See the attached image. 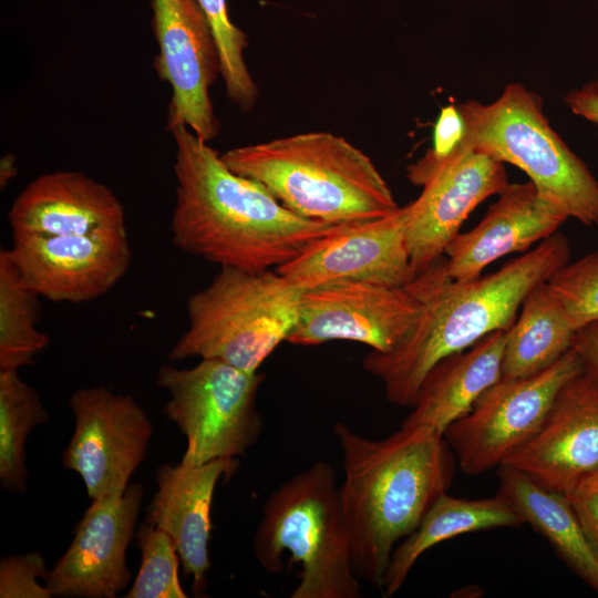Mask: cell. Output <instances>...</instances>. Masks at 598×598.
I'll list each match as a JSON object with an SVG mask.
<instances>
[{
	"label": "cell",
	"mask_w": 598,
	"mask_h": 598,
	"mask_svg": "<svg viewBox=\"0 0 598 598\" xmlns=\"http://www.w3.org/2000/svg\"><path fill=\"white\" fill-rule=\"evenodd\" d=\"M175 145L174 246L219 267L277 269L338 225L286 208L264 185L233 172L221 155L181 125Z\"/></svg>",
	"instance_id": "cell-1"
},
{
	"label": "cell",
	"mask_w": 598,
	"mask_h": 598,
	"mask_svg": "<svg viewBox=\"0 0 598 598\" xmlns=\"http://www.w3.org/2000/svg\"><path fill=\"white\" fill-rule=\"evenodd\" d=\"M344 480L340 502L354 571L382 589L396 545L447 493L455 454L433 427L401 425L388 437L372 440L338 422Z\"/></svg>",
	"instance_id": "cell-2"
},
{
	"label": "cell",
	"mask_w": 598,
	"mask_h": 598,
	"mask_svg": "<svg viewBox=\"0 0 598 598\" xmlns=\"http://www.w3.org/2000/svg\"><path fill=\"white\" fill-rule=\"evenodd\" d=\"M570 258L568 239L555 233L498 270L457 282L447 278L430 296L409 334L393 350L369 352L363 369L379 378L391 403L412 408L430 370L485 336L509 330L537 285Z\"/></svg>",
	"instance_id": "cell-3"
},
{
	"label": "cell",
	"mask_w": 598,
	"mask_h": 598,
	"mask_svg": "<svg viewBox=\"0 0 598 598\" xmlns=\"http://www.w3.org/2000/svg\"><path fill=\"white\" fill-rule=\"evenodd\" d=\"M221 158L233 172L260 183L286 208L307 219L342 225L381 218L400 208L371 158L329 132L234 147Z\"/></svg>",
	"instance_id": "cell-4"
},
{
	"label": "cell",
	"mask_w": 598,
	"mask_h": 598,
	"mask_svg": "<svg viewBox=\"0 0 598 598\" xmlns=\"http://www.w3.org/2000/svg\"><path fill=\"white\" fill-rule=\"evenodd\" d=\"M260 567L277 574L299 564L291 598H359L334 468L317 461L281 484L262 507L252 542Z\"/></svg>",
	"instance_id": "cell-5"
},
{
	"label": "cell",
	"mask_w": 598,
	"mask_h": 598,
	"mask_svg": "<svg viewBox=\"0 0 598 598\" xmlns=\"http://www.w3.org/2000/svg\"><path fill=\"white\" fill-rule=\"evenodd\" d=\"M303 291L276 269L220 267L206 287L188 297L187 329L168 358L213 359L258 372L295 329Z\"/></svg>",
	"instance_id": "cell-6"
},
{
	"label": "cell",
	"mask_w": 598,
	"mask_h": 598,
	"mask_svg": "<svg viewBox=\"0 0 598 598\" xmlns=\"http://www.w3.org/2000/svg\"><path fill=\"white\" fill-rule=\"evenodd\" d=\"M457 106L467 144L520 168L568 218L598 225V181L550 126L537 94L511 83L492 103L470 100Z\"/></svg>",
	"instance_id": "cell-7"
},
{
	"label": "cell",
	"mask_w": 598,
	"mask_h": 598,
	"mask_svg": "<svg viewBox=\"0 0 598 598\" xmlns=\"http://www.w3.org/2000/svg\"><path fill=\"white\" fill-rule=\"evenodd\" d=\"M261 382L258 372L213 359L188 369L163 364L157 385L169 394L163 411L187 443L181 462L202 465L244 456L264 427L257 410Z\"/></svg>",
	"instance_id": "cell-8"
},
{
	"label": "cell",
	"mask_w": 598,
	"mask_h": 598,
	"mask_svg": "<svg viewBox=\"0 0 598 598\" xmlns=\"http://www.w3.org/2000/svg\"><path fill=\"white\" fill-rule=\"evenodd\" d=\"M447 278L443 256L402 287L350 280L312 287L301 296L298 321L287 341L317 346L348 340L389 352L409 334L430 296Z\"/></svg>",
	"instance_id": "cell-9"
},
{
	"label": "cell",
	"mask_w": 598,
	"mask_h": 598,
	"mask_svg": "<svg viewBox=\"0 0 598 598\" xmlns=\"http://www.w3.org/2000/svg\"><path fill=\"white\" fill-rule=\"evenodd\" d=\"M584 368L571 348L543 371L489 386L444 432L461 470L478 475L499 467L538 432L560 389Z\"/></svg>",
	"instance_id": "cell-10"
},
{
	"label": "cell",
	"mask_w": 598,
	"mask_h": 598,
	"mask_svg": "<svg viewBox=\"0 0 598 598\" xmlns=\"http://www.w3.org/2000/svg\"><path fill=\"white\" fill-rule=\"evenodd\" d=\"M421 195L408 208L406 243L411 264L420 275L441 259L473 209L507 184L505 164L463 143L436 159L427 152L406 168Z\"/></svg>",
	"instance_id": "cell-11"
},
{
	"label": "cell",
	"mask_w": 598,
	"mask_h": 598,
	"mask_svg": "<svg viewBox=\"0 0 598 598\" xmlns=\"http://www.w3.org/2000/svg\"><path fill=\"white\" fill-rule=\"evenodd\" d=\"M75 426L62 453L92 501L123 494L145 460L153 423L128 394L105 386L78 389L69 399Z\"/></svg>",
	"instance_id": "cell-12"
},
{
	"label": "cell",
	"mask_w": 598,
	"mask_h": 598,
	"mask_svg": "<svg viewBox=\"0 0 598 598\" xmlns=\"http://www.w3.org/2000/svg\"><path fill=\"white\" fill-rule=\"evenodd\" d=\"M25 283L54 302L95 300L125 276L132 250L126 226L84 235H14L8 248Z\"/></svg>",
	"instance_id": "cell-13"
},
{
	"label": "cell",
	"mask_w": 598,
	"mask_h": 598,
	"mask_svg": "<svg viewBox=\"0 0 598 598\" xmlns=\"http://www.w3.org/2000/svg\"><path fill=\"white\" fill-rule=\"evenodd\" d=\"M158 44L154 68L172 89L167 130L185 125L209 142L219 133L209 89L220 59L209 22L197 0H152Z\"/></svg>",
	"instance_id": "cell-14"
},
{
	"label": "cell",
	"mask_w": 598,
	"mask_h": 598,
	"mask_svg": "<svg viewBox=\"0 0 598 598\" xmlns=\"http://www.w3.org/2000/svg\"><path fill=\"white\" fill-rule=\"evenodd\" d=\"M406 227V206L381 218L338 225L276 270L302 290L340 280L406 286L417 277Z\"/></svg>",
	"instance_id": "cell-15"
},
{
	"label": "cell",
	"mask_w": 598,
	"mask_h": 598,
	"mask_svg": "<svg viewBox=\"0 0 598 598\" xmlns=\"http://www.w3.org/2000/svg\"><path fill=\"white\" fill-rule=\"evenodd\" d=\"M142 499V484L132 483L123 494L92 501L71 545L48 574L45 585L53 596L114 598L126 588L132 576L126 549Z\"/></svg>",
	"instance_id": "cell-16"
},
{
	"label": "cell",
	"mask_w": 598,
	"mask_h": 598,
	"mask_svg": "<svg viewBox=\"0 0 598 598\" xmlns=\"http://www.w3.org/2000/svg\"><path fill=\"white\" fill-rule=\"evenodd\" d=\"M502 465L568 494L598 471V374L586 367L558 392L538 432Z\"/></svg>",
	"instance_id": "cell-17"
},
{
	"label": "cell",
	"mask_w": 598,
	"mask_h": 598,
	"mask_svg": "<svg viewBox=\"0 0 598 598\" xmlns=\"http://www.w3.org/2000/svg\"><path fill=\"white\" fill-rule=\"evenodd\" d=\"M237 460H216L202 465L163 464L156 471L157 489L144 523L167 533L173 539L183 574L193 577L199 595L207 586L210 569L209 540L212 503L220 477H230Z\"/></svg>",
	"instance_id": "cell-18"
},
{
	"label": "cell",
	"mask_w": 598,
	"mask_h": 598,
	"mask_svg": "<svg viewBox=\"0 0 598 598\" xmlns=\"http://www.w3.org/2000/svg\"><path fill=\"white\" fill-rule=\"evenodd\" d=\"M483 219L458 233L445 249L446 271L457 282L482 275L493 261L526 251L557 233L568 217L548 204L530 182L507 184Z\"/></svg>",
	"instance_id": "cell-19"
},
{
	"label": "cell",
	"mask_w": 598,
	"mask_h": 598,
	"mask_svg": "<svg viewBox=\"0 0 598 598\" xmlns=\"http://www.w3.org/2000/svg\"><path fill=\"white\" fill-rule=\"evenodd\" d=\"M14 235H84L125 225L124 208L104 184L84 173L55 171L38 176L13 200Z\"/></svg>",
	"instance_id": "cell-20"
},
{
	"label": "cell",
	"mask_w": 598,
	"mask_h": 598,
	"mask_svg": "<svg viewBox=\"0 0 598 598\" xmlns=\"http://www.w3.org/2000/svg\"><path fill=\"white\" fill-rule=\"evenodd\" d=\"M507 330L494 331L472 347L439 361L424 378L405 426L424 425L444 435L478 398L502 378Z\"/></svg>",
	"instance_id": "cell-21"
},
{
	"label": "cell",
	"mask_w": 598,
	"mask_h": 598,
	"mask_svg": "<svg viewBox=\"0 0 598 598\" xmlns=\"http://www.w3.org/2000/svg\"><path fill=\"white\" fill-rule=\"evenodd\" d=\"M524 524L520 515L502 496L467 499L442 494L417 527L394 548L383 584V596H393L413 566L430 548L455 536Z\"/></svg>",
	"instance_id": "cell-22"
},
{
	"label": "cell",
	"mask_w": 598,
	"mask_h": 598,
	"mask_svg": "<svg viewBox=\"0 0 598 598\" xmlns=\"http://www.w3.org/2000/svg\"><path fill=\"white\" fill-rule=\"evenodd\" d=\"M497 494L553 546L559 558L598 592V558L565 494L548 489L525 473L498 467Z\"/></svg>",
	"instance_id": "cell-23"
},
{
	"label": "cell",
	"mask_w": 598,
	"mask_h": 598,
	"mask_svg": "<svg viewBox=\"0 0 598 598\" xmlns=\"http://www.w3.org/2000/svg\"><path fill=\"white\" fill-rule=\"evenodd\" d=\"M576 332L546 281L535 286L507 330L501 379H522L550 367L573 348Z\"/></svg>",
	"instance_id": "cell-24"
},
{
	"label": "cell",
	"mask_w": 598,
	"mask_h": 598,
	"mask_svg": "<svg viewBox=\"0 0 598 598\" xmlns=\"http://www.w3.org/2000/svg\"><path fill=\"white\" fill-rule=\"evenodd\" d=\"M40 296L30 288L13 262L9 249L0 251V371L31 365L50 344L38 329Z\"/></svg>",
	"instance_id": "cell-25"
},
{
	"label": "cell",
	"mask_w": 598,
	"mask_h": 598,
	"mask_svg": "<svg viewBox=\"0 0 598 598\" xmlns=\"http://www.w3.org/2000/svg\"><path fill=\"white\" fill-rule=\"evenodd\" d=\"M48 420L38 391L18 371H0V482L4 489L25 492V442L33 429Z\"/></svg>",
	"instance_id": "cell-26"
},
{
	"label": "cell",
	"mask_w": 598,
	"mask_h": 598,
	"mask_svg": "<svg viewBox=\"0 0 598 598\" xmlns=\"http://www.w3.org/2000/svg\"><path fill=\"white\" fill-rule=\"evenodd\" d=\"M212 28L220 59V75L228 99L243 111H250L258 87L245 61L247 35L228 13L227 0H197Z\"/></svg>",
	"instance_id": "cell-27"
},
{
	"label": "cell",
	"mask_w": 598,
	"mask_h": 598,
	"mask_svg": "<svg viewBox=\"0 0 598 598\" xmlns=\"http://www.w3.org/2000/svg\"><path fill=\"white\" fill-rule=\"evenodd\" d=\"M141 568L126 598H186L178 579L179 556L171 536L147 523L135 532Z\"/></svg>",
	"instance_id": "cell-28"
},
{
	"label": "cell",
	"mask_w": 598,
	"mask_h": 598,
	"mask_svg": "<svg viewBox=\"0 0 598 598\" xmlns=\"http://www.w3.org/2000/svg\"><path fill=\"white\" fill-rule=\"evenodd\" d=\"M546 285L576 331L598 322V250L568 261Z\"/></svg>",
	"instance_id": "cell-29"
},
{
	"label": "cell",
	"mask_w": 598,
	"mask_h": 598,
	"mask_svg": "<svg viewBox=\"0 0 598 598\" xmlns=\"http://www.w3.org/2000/svg\"><path fill=\"white\" fill-rule=\"evenodd\" d=\"M45 560L40 553L3 557L0 561V597L1 598H51L47 585L38 582V578L47 579Z\"/></svg>",
	"instance_id": "cell-30"
},
{
	"label": "cell",
	"mask_w": 598,
	"mask_h": 598,
	"mask_svg": "<svg viewBox=\"0 0 598 598\" xmlns=\"http://www.w3.org/2000/svg\"><path fill=\"white\" fill-rule=\"evenodd\" d=\"M566 496L598 558V471L584 477Z\"/></svg>",
	"instance_id": "cell-31"
},
{
	"label": "cell",
	"mask_w": 598,
	"mask_h": 598,
	"mask_svg": "<svg viewBox=\"0 0 598 598\" xmlns=\"http://www.w3.org/2000/svg\"><path fill=\"white\" fill-rule=\"evenodd\" d=\"M466 134L465 122L457 105L441 109L434 125L433 145L427 153L441 159L453 153L463 143Z\"/></svg>",
	"instance_id": "cell-32"
},
{
	"label": "cell",
	"mask_w": 598,
	"mask_h": 598,
	"mask_svg": "<svg viewBox=\"0 0 598 598\" xmlns=\"http://www.w3.org/2000/svg\"><path fill=\"white\" fill-rule=\"evenodd\" d=\"M565 103L574 114L588 120L598 128V80L568 92Z\"/></svg>",
	"instance_id": "cell-33"
},
{
	"label": "cell",
	"mask_w": 598,
	"mask_h": 598,
	"mask_svg": "<svg viewBox=\"0 0 598 598\" xmlns=\"http://www.w3.org/2000/svg\"><path fill=\"white\" fill-rule=\"evenodd\" d=\"M573 348L587 369L598 374V322L589 323L576 332Z\"/></svg>",
	"instance_id": "cell-34"
},
{
	"label": "cell",
	"mask_w": 598,
	"mask_h": 598,
	"mask_svg": "<svg viewBox=\"0 0 598 598\" xmlns=\"http://www.w3.org/2000/svg\"><path fill=\"white\" fill-rule=\"evenodd\" d=\"M17 169L14 165V157L12 155H7L1 161L0 168V183L1 187L6 186L9 181L16 175Z\"/></svg>",
	"instance_id": "cell-35"
}]
</instances>
